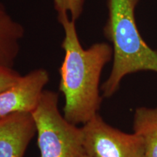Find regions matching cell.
Listing matches in <instances>:
<instances>
[{"instance_id": "obj_8", "label": "cell", "mask_w": 157, "mask_h": 157, "mask_svg": "<svg viewBox=\"0 0 157 157\" xmlns=\"http://www.w3.org/2000/svg\"><path fill=\"white\" fill-rule=\"evenodd\" d=\"M132 127L143 139V157H157V105L137 108Z\"/></svg>"}, {"instance_id": "obj_11", "label": "cell", "mask_w": 157, "mask_h": 157, "mask_svg": "<svg viewBox=\"0 0 157 157\" xmlns=\"http://www.w3.org/2000/svg\"><path fill=\"white\" fill-rule=\"evenodd\" d=\"M81 157H92V156H89V155H87V154H84V155H82V156Z\"/></svg>"}, {"instance_id": "obj_7", "label": "cell", "mask_w": 157, "mask_h": 157, "mask_svg": "<svg viewBox=\"0 0 157 157\" xmlns=\"http://www.w3.org/2000/svg\"><path fill=\"white\" fill-rule=\"evenodd\" d=\"M25 29L0 2V66L13 68L20 50Z\"/></svg>"}, {"instance_id": "obj_3", "label": "cell", "mask_w": 157, "mask_h": 157, "mask_svg": "<svg viewBox=\"0 0 157 157\" xmlns=\"http://www.w3.org/2000/svg\"><path fill=\"white\" fill-rule=\"evenodd\" d=\"M59 95L44 90L31 111L40 157H81L85 154L82 127L68 121L58 108Z\"/></svg>"}, {"instance_id": "obj_1", "label": "cell", "mask_w": 157, "mask_h": 157, "mask_svg": "<svg viewBox=\"0 0 157 157\" xmlns=\"http://www.w3.org/2000/svg\"><path fill=\"white\" fill-rule=\"evenodd\" d=\"M64 31L61 48L64 58L59 68V90L63 94V116L74 124H84L98 113L101 74L113 58V48L105 42L95 43L84 49L74 21L67 14L57 17Z\"/></svg>"}, {"instance_id": "obj_5", "label": "cell", "mask_w": 157, "mask_h": 157, "mask_svg": "<svg viewBox=\"0 0 157 157\" xmlns=\"http://www.w3.org/2000/svg\"><path fill=\"white\" fill-rule=\"evenodd\" d=\"M50 75L36 68L22 75L16 84L0 93V119L18 112H31L36 107Z\"/></svg>"}, {"instance_id": "obj_10", "label": "cell", "mask_w": 157, "mask_h": 157, "mask_svg": "<svg viewBox=\"0 0 157 157\" xmlns=\"http://www.w3.org/2000/svg\"><path fill=\"white\" fill-rule=\"evenodd\" d=\"M21 76L22 75L12 67L0 66V93L13 87Z\"/></svg>"}, {"instance_id": "obj_4", "label": "cell", "mask_w": 157, "mask_h": 157, "mask_svg": "<svg viewBox=\"0 0 157 157\" xmlns=\"http://www.w3.org/2000/svg\"><path fill=\"white\" fill-rule=\"evenodd\" d=\"M83 147L92 157H143V142L136 133H127L107 124L99 113L82 127Z\"/></svg>"}, {"instance_id": "obj_6", "label": "cell", "mask_w": 157, "mask_h": 157, "mask_svg": "<svg viewBox=\"0 0 157 157\" xmlns=\"http://www.w3.org/2000/svg\"><path fill=\"white\" fill-rule=\"evenodd\" d=\"M36 134L31 112H18L0 119V157H24Z\"/></svg>"}, {"instance_id": "obj_2", "label": "cell", "mask_w": 157, "mask_h": 157, "mask_svg": "<svg viewBox=\"0 0 157 157\" xmlns=\"http://www.w3.org/2000/svg\"><path fill=\"white\" fill-rule=\"evenodd\" d=\"M140 0H107L108 18L103 27L105 38L113 48V65L101 87L103 98L112 97L129 74L139 71L157 73V51L141 36L135 21Z\"/></svg>"}, {"instance_id": "obj_9", "label": "cell", "mask_w": 157, "mask_h": 157, "mask_svg": "<svg viewBox=\"0 0 157 157\" xmlns=\"http://www.w3.org/2000/svg\"><path fill=\"white\" fill-rule=\"evenodd\" d=\"M53 4L57 17L67 14L76 21L83 13L84 0H53Z\"/></svg>"}]
</instances>
